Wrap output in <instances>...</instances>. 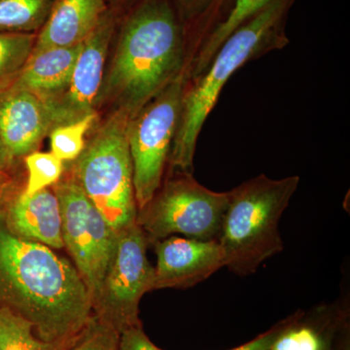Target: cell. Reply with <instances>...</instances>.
<instances>
[{
  "label": "cell",
  "mask_w": 350,
  "mask_h": 350,
  "mask_svg": "<svg viewBox=\"0 0 350 350\" xmlns=\"http://www.w3.org/2000/svg\"><path fill=\"white\" fill-rule=\"evenodd\" d=\"M188 63L185 29L172 0H135L122 14L96 110L133 118L177 78Z\"/></svg>",
  "instance_id": "obj_1"
},
{
  "label": "cell",
  "mask_w": 350,
  "mask_h": 350,
  "mask_svg": "<svg viewBox=\"0 0 350 350\" xmlns=\"http://www.w3.org/2000/svg\"><path fill=\"white\" fill-rule=\"evenodd\" d=\"M0 306L29 321L44 342L68 345L94 315L77 269L44 244L0 226Z\"/></svg>",
  "instance_id": "obj_2"
},
{
  "label": "cell",
  "mask_w": 350,
  "mask_h": 350,
  "mask_svg": "<svg viewBox=\"0 0 350 350\" xmlns=\"http://www.w3.org/2000/svg\"><path fill=\"white\" fill-rule=\"evenodd\" d=\"M295 1L273 0L226 39L204 72L185 80L170 169L193 174L198 138L226 83L244 64L286 47L285 25Z\"/></svg>",
  "instance_id": "obj_3"
},
{
  "label": "cell",
  "mask_w": 350,
  "mask_h": 350,
  "mask_svg": "<svg viewBox=\"0 0 350 350\" xmlns=\"http://www.w3.org/2000/svg\"><path fill=\"white\" fill-rule=\"evenodd\" d=\"M299 183L297 175L271 179L261 174L228 192L218 241L232 273L252 275L284 250L278 227Z\"/></svg>",
  "instance_id": "obj_4"
},
{
  "label": "cell",
  "mask_w": 350,
  "mask_h": 350,
  "mask_svg": "<svg viewBox=\"0 0 350 350\" xmlns=\"http://www.w3.org/2000/svg\"><path fill=\"white\" fill-rule=\"evenodd\" d=\"M129 120L124 113L113 111L96 121L68 172L116 232L137 222L138 213L126 137Z\"/></svg>",
  "instance_id": "obj_5"
},
{
  "label": "cell",
  "mask_w": 350,
  "mask_h": 350,
  "mask_svg": "<svg viewBox=\"0 0 350 350\" xmlns=\"http://www.w3.org/2000/svg\"><path fill=\"white\" fill-rule=\"evenodd\" d=\"M228 200V192H215L196 180L193 174L176 172L138 211L137 223L149 243L174 234L218 241Z\"/></svg>",
  "instance_id": "obj_6"
},
{
  "label": "cell",
  "mask_w": 350,
  "mask_h": 350,
  "mask_svg": "<svg viewBox=\"0 0 350 350\" xmlns=\"http://www.w3.org/2000/svg\"><path fill=\"white\" fill-rule=\"evenodd\" d=\"M185 80V75L177 78L129 120L126 137L138 211L162 186L178 124Z\"/></svg>",
  "instance_id": "obj_7"
},
{
  "label": "cell",
  "mask_w": 350,
  "mask_h": 350,
  "mask_svg": "<svg viewBox=\"0 0 350 350\" xmlns=\"http://www.w3.org/2000/svg\"><path fill=\"white\" fill-rule=\"evenodd\" d=\"M148 244L137 222L118 232L114 253L93 301L94 317L119 335L142 324L138 319L140 300L154 290V267L146 254Z\"/></svg>",
  "instance_id": "obj_8"
},
{
  "label": "cell",
  "mask_w": 350,
  "mask_h": 350,
  "mask_svg": "<svg viewBox=\"0 0 350 350\" xmlns=\"http://www.w3.org/2000/svg\"><path fill=\"white\" fill-rule=\"evenodd\" d=\"M53 189L61 206L64 246L94 301L114 253L118 232L88 199L70 174L62 177Z\"/></svg>",
  "instance_id": "obj_9"
},
{
  "label": "cell",
  "mask_w": 350,
  "mask_h": 350,
  "mask_svg": "<svg viewBox=\"0 0 350 350\" xmlns=\"http://www.w3.org/2000/svg\"><path fill=\"white\" fill-rule=\"evenodd\" d=\"M125 11L110 7L100 24L83 42L68 85L56 98L45 103L50 131L59 126L75 123L92 114H98L96 100L113 38L122 14Z\"/></svg>",
  "instance_id": "obj_10"
},
{
  "label": "cell",
  "mask_w": 350,
  "mask_h": 350,
  "mask_svg": "<svg viewBox=\"0 0 350 350\" xmlns=\"http://www.w3.org/2000/svg\"><path fill=\"white\" fill-rule=\"evenodd\" d=\"M157 265L154 290L193 287L225 267V253L218 241L172 236L155 243Z\"/></svg>",
  "instance_id": "obj_11"
},
{
  "label": "cell",
  "mask_w": 350,
  "mask_h": 350,
  "mask_svg": "<svg viewBox=\"0 0 350 350\" xmlns=\"http://www.w3.org/2000/svg\"><path fill=\"white\" fill-rule=\"evenodd\" d=\"M2 204L4 226L14 236L54 250L64 247L61 206L53 187L27 195L17 186Z\"/></svg>",
  "instance_id": "obj_12"
},
{
  "label": "cell",
  "mask_w": 350,
  "mask_h": 350,
  "mask_svg": "<svg viewBox=\"0 0 350 350\" xmlns=\"http://www.w3.org/2000/svg\"><path fill=\"white\" fill-rule=\"evenodd\" d=\"M49 133V118L38 96L12 88L0 94V138L14 163L38 151Z\"/></svg>",
  "instance_id": "obj_13"
},
{
  "label": "cell",
  "mask_w": 350,
  "mask_h": 350,
  "mask_svg": "<svg viewBox=\"0 0 350 350\" xmlns=\"http://www.w3.org/2000/svg\"><path fill=\"white\" fill-rule=\"evenodd\" d=\"M109 8L107 0H57L38 32L31 55L84 42Z\"/></svg>",
  "instance_id": "obj_14"
},
{
  "label": "cell",
  "mask_w": 350,
  "mask_h": 350,
  "mask_svg": "<svg viewBox=\"0 0 350 350\" xmlns=\"http://www.w3.org/2000/svg\"><path fill=\"white\" fill-rule=\"evenodd\" d=\"M82 46L83 43L71 47L53 48L31 55L10 88L36 94L44 105L54 100L68 86Z\"/></svg>",
  "instance_id": "obj_15"
},
{
  "label": "cell",
  "mask_w": 350,
  "mask_h": 350,
  "mask_svg": "<svg viewBox=\"0 0 350 350\" xmlns=\"http://www.w3.org/2000/svg\"><path fill=\"white\" fill-rule=\"evenodd\" d=\"M184 29L190 64L211 31L225 19L234 0H172Z\"/></svg>",
  "instance_id": "obj_16"
},
{
  "label": "cell",
  "mask_w": 350,
  "mask_h": 350,
  "mask_svg": "<svg viewBox=\"0 0 350 350\" xmlns=\"http://www.w3.org/2000/svg\"><path fill=\"white\" fill-rule=\"evenodd\" d=\"M271 1L273 0H234L225 19L214 27L200 46L186 70V78L197 77L204 72L226 39Z\"/></svg>",
  "instance_id": "obj_17"
},
{
  "label": "cell",
  "mask_w": 350,
  "mask_h": 350,
  "mask_svg": "<svg viewBox=\"0 0 350 350\" xmlns=\"http://www.w3.org/2000/svg\"><path fill=\"white\" fill-rule=\"evenodd\" d=\"M57 0H0V32L38 33Z\"/></svg>",
  "instance_id": "obj_18"
},
{
  "label": "cell",
  "mask_w": 350,
  "mask_h": 350,
  "mask_svg": "<svg viewBox=\"0 0 350 350\" xmlns=\"http://www.w3.org/2000/svg\"><path fill=\"white\" fill-rule=\"evenodd\" d=\"M38 33L0 32V94L18 79L36 45Z\"/></svg>",
  "instance_id": "obj_19"
},
{
  "label": "cell",
  "mask_w": 350,
  "mask_h": 350,
  "mask_svg": "<svg viewBox=\"0 0 350 350\" xmlns=\"http://www.w3.org/2000/svg\"><path fill=\"white\" fill-rule=\"evenodd\" d=\"M66 347L44 342L29 321L0 306V350H64Z\"/></svg>",
  "instance_id": "obj_20"
},
{
  "label": "cell",
  "mask_w": 350,
  "mask_h": 350,
  "mask_svg": "<svg viewBox=\"0 0 350 350\" xmlns=\"http://www.w3.org/2000/svg\"><path fill=\"white\" fill-rule=\"evenodd\" d=\"M100 115L92 114L75 123L59 126L50 131L51 152L64 163L75 162L85 146L88 131L92 130Z\"/></svg>",
  "instance_id": "obj_21"
},
{
  "label": "cell",
  "mask_w": 350,
  "mask_h": 350,
  "mask_svg": "<svg viewBox=\"0 0 350 350\" xmlns=\"http://www.w3.org/2000/svg\"><path fill=\"white\" fill-rule=\"evenodd\" d=\"M27 180L23 191L32 195L42 189L53 187L64 174V163L52 152L34 151L24 158Z\"/></svg>",
  "instance_id": "obj_22"
},
{
  "label": "cell",
  "mask_w": 350,
  "mask_h": 350,
  "mask_svg": "<svg viewBox=\"0 0 350 350\" xmlns=\"http://www.w3.org/2000/svg\"><path fill=\"white\" fill-rule=\"evenodd\" d=\"M119 334L94 315L64 350H118Z\"/></svg>",
  "instance_id": "obj_23"
},
{
  "label": "cell",
  "mask_w": 350,
  "mask_h": 350,
  "mask_svg": "<svg viewBox=\"0 0 350 350\" xmlns=\"http://www.w3.org/2000/svg\"><path fill=\"white\" fill-rule=\"evenodd\" d=\"M303 312H298L294 314L290 315L287 319L282 320L278 322L275 326L271 327L269 330L265 332L258 337L253 338L250 342H246L241 347H234V349L230 350H269L275 344L276 338L282 335V332L287 328L288 326L291 325L295 320L298 319L299 317L303 314Z\"/></svg>",
  "instance_id": "obj_24"
},
{
  "label": "cell",
  "mask_w": 350,
  "mask_h": 350,
  "mask_svg": "<svg viewBox=\"0 0 350 350\" xmlns=\"http://www.w3.org/2000/svg\"><path fill=\"white\" fill-rule=\"evenodd\" d=\"M118 350H162L149 340L140 325L131 327L119 336Z\"/></svg>",
  "instance_id": "obj_25"
},
{
  "label": "cell",
  "mask_w": 350,
  "mask_h": 350,
  "mask_svg": "<svg viewBox=\"0 0 350 350\" xmlns=\"http://www.w3.org/2000/svg\"><path fill=\"white\" fill-rule=\"evenodd\" d=\"M332 350H350V328L347 317L340 321L334 334Z\"/></svg>",
  "instance_id": "obj_26"
},
{
  "label": "cell",
  "mask_w": 350,
  "mask_h": 350,
  "mask_svg": "<svg viewBox=\"0 0 350 350\" xmlns=\"http://www.w3.org/2000/svg\"><path fill=\"white\" fill-rule=\"evenodd\" d=\"M17 186V181L11 170L0 172V206Z\"/></svg>",
  "instance_id": "obj_27"
},
{
  "label": "cell",
  "mask_w": 350,
  "mask_h": 350,
  "mask_svg": "<svg viewBox=\"0 0 350 350\" xmlns=\"http://www.w3.org/2000/svg\"><path fill=\"white\" fill-rule=\"evenodd\" d=\"M15 163L11 160L8 156L4 145L2 144L1 138H0V172H7V170H12V167Z\"/></svg>",
  "instance_id": "obj_28"
},
{
  "label": "cell",
  "mask_w": 350,
  "mask_h": 350,
  "mask_svg": "<svg viewBox=\"0 0 350 350\" xmlns=\"http://www.w3.org/2000/svg\"><path fill=\"white\" fill-rule=\"evenodd\" d=\"M107 1L110 7L126 11L135 0H107Z\"/></svg>",
  "instance_id": "obj_29"
},
{
  "label": "cell",
  "mask_w": 350,
  "mask_h": 350,
  "mask_svg": "<svg viewBox=\"0 0 350 350\" xmlns=\"http://www.w3.org/2000/svg\"><path fill=\"white\" fill-rule=\"evenodd\" d=\"M344 319H345V317H344ZM342 320H340V321H342ZM340 323H338V324H340ZM338 326L336 327V328L334 329V330H332L330 332V333L328 334V335H327L326 340H325V344H324L323 349H322V350H332V340H333L334 334H335L336 330H337Z\"/></svg>",
  "instance_id": "obj_30"
}]
</instances>
